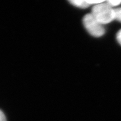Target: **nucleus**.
I'll use <instances>...</instances> for the list:
<instances>
[{
  "label": "nucleus",
  "instance_id": "f257e3e1",
  "mask_svg": "<svg viewBox=\"0 0 121 121\" xmlns=\"http://www.w3.org/2000/svg\"><path fill=\"white\" fill-rule=\"evenodd\" d=\"M91 13L103 25L115 20L114 9L110 7L106 1L94 6Z\"/></svg>",
  "mask_w": 121,
  "mask_h": 121
},
{
  "label": "nucleus",
  "instance_id": "f03ea898",
  "mask_svg": "<svg viewBox=\"0 0 121 121\" xmlns=\"http://www.w3.org/2000/svg\"><path fill=\"white\" fill-rule=\"evenodd\" d=\"M82 22L85 28L93 37H100L105 34L104 25L100 23L91 13L84 16Z\"/></svg>",
  "mask_w": 121,
  "mask_h": 121
},
{
  "label": "nucleus",
  "instance_id": "7ed1b4c3",
  "mask_svg": "<svg viewBox=\"0 0 121 121\" xmlns=\"http://www.w3.org/2000/svg\"><path fill=\"white\" fill-rule=\"evenodd\" d=\"M69 2L75 6L81 9L87 8L90 6L87 0H72L69 1Z\"/></svg>",
  "mask_w": 121,
  "mask_h": 121
},
{
  "label": "nucleus",
  "instance_id": "20e7f679",
  "mask_svg": "<svg viewBox=\"0 0 121 121\" xmlns=\"http://www.w3.org/2000/svg\"><path fill=\"white\" fill-rule=\"evenodd\" d=\"M106 2L113 8V7L117 6L121 4V0H108L106 1Z\"/></svg>",
  "mask_w": 121,
  "mask_h": 121
},
{
  "label": "nucleus",
  "instance_id": "39448f33",
  "mask_svg": "<svg viewBox=\"0 0 121 121\" xmlns=\"http://www.w3.org/2000/svg\"><path fill=\"white\" fill-rule=\"evenodd\" d=\"M115 20L121 22V7L114 9Z\"/></svg>",
  "mask_w": 121,
  "mask_h": 121
},
{
  "label": "nucleus",
  "instance_id": "423d86ee",
  "mask_svg": "<svg viewBox=\"0 0 121 121\" xmlns=\"http://www.w3.org/2000/svg\"><path fill=\"white\" fill-rule=\"evenodd\" d=\"M87 1L90 5L94 4V6L105 2V1H104V0H87Z\"/></svg>",
  "mask_w": 121,
  "mask_h": 121
},
{
  "label": "nucleus",
  "instance_id": "0eeeda50",
  "mask_svg": "<svg viewBox=\"0 0 121 121\" xmlns=\"http://www.w3.org/2000/svg\"><path fill=\"white\" fill-rule=\"evenodd\" d=\"M116 38H117L118 43L121 45V29L119 30L118 32L117 33V35H116Z\"/></svg>",
  "mask_w": 121,
  "mask_h": 121
},
{
  "label": "nucleus",
  "instance_id": "6e6552de",
  "mask_svg": "<svg viewBox=\"0 0 121 121\" xmlns=\"http://www.w3.org/2000/svg\"><path fill=\"white\" fill-rule=\"evenodd\" d=\"M0 121H6V118L4 113L1 110H0Z\"/></svg>",
  "mask_w": 121,
  "mask_h": 121
}]
</instances>
